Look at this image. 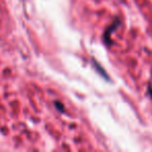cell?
Returning a JSON list of instances; mask_svg holds the SVG:
<instances>
[{
  "mask_svg": "<svg viewBox=\"0 0 152 152\" xmlns=\"http://www.w3.org/2000/svg\"><path fill=\"white\" fill-rule=\"evenodd\" d=\"M54 105H55V107H56L58 110H61V112H64V105L61 103V102H57V101H56V102L54 103Z\"/></svg>",
  "mask_w": 152,
  "mask_h": 152,
  "instance_id": "cell-2",
  "label": "cell"
},
{
  "mask_svg": "<svg viewBox=\"0 0 152 152\" xmlns=\"http://www.w3.org/2000/svg\"><path fill=\"white\" fill-rule=\"evenodd\" d=\"M119 24H120V21H119V20H116V21H115L114 23H113L112 25H110V27H108L107 29L105 30V32H104V41H105L106 43H110V41H108V38H110V40L112 34L117 29V27L119 26Z\"/></svg>",
  "mask_w": 152,
  "mask_h": 152,
  "instance_id": "cell-1",
  "label": "cell"
},
{
  "mask_svg": "<svg viewBox=\"0 0 152 152\" xmlns=\"http://www.w3.org/2000/svg\"><path fill=\"white\" fill-rule=\"evenodd\" d=\"M148 93H149L150 97H151V99H152V86L151 85H149V87H148Z\"/></svg>",
  "mask_w": 152,
  "mask_h": 152,
  "instance_id": "cell-3",
  "label": "cell"
}]
</instances>
